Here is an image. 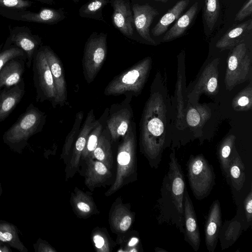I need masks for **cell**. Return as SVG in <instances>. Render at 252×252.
<instances>
[{"label":"cell","mask_w":252,"mask_h":252,"mask_svg":"<svg viewBox=\"0 0 252 252\" xmlns=\"http://www.w3.org/2000/svg\"><path fill=\"white\" fill-rule=\"evenodd\" d=\"M167 107L159 91L151 90L140 122V145L152 167L157 168L166 146Z\"/></svg>","instance_id":"1"},{"label":"cell","mask_w":252,"mask_h":252,"mask_svg":"<svg viewBox=\"0 0 252 252\" xmlns=\"http://www.w3.org/2000/svg\"><path fill=\"white\" fill-rule=\"evenodd\" d=\"M169 168L163 179L160 189V196L158 200L159 224L175 225L184 234V201L187 189L183 172L175 150L170 156Z\"/></svg>","instance_id":"2"},{"label":"cell","mask_w":252,"mask_h":252,"mask_svg":"<svg viewBox=\"0 0 252 252\" xmlns=\"http://www.w3.org/2000/svg\"><path fill=\"white\" fill-rule=\"evenodd\" d=\"M152 59L146 57L115 76L104 91L106 96H137L142 92L149 77Z\"/></svg>","instance_id":"3"},{"label":"cell","mask_w":252,"mask_h":252,"mask_svg":"<svg viewBox=\"0 0 252 252\" xmlns=\"http://www.w3.org/2000/svg\"><path fill=\"white\" fill-rule=\"evenodd\" d=\"M133 121L122 137L118 149L117 170L115 182L106 194L109 195L120 189L136 171V130Z\"/></svg>","instance_id":"4"},{"label":"cell","mask_w":252,"mask_h":252,"mask_svg":"<svg viewBox=\"0 0 252 252\" xmlns=\"http://www.w3.org/2000/svg\"><path fill=\"white\" fill-rule=\"evenodd\" d=\"M187 166L191 190L196 199L202 200L210 194L215 184L214 168L202 154L191 155Z\"/></svg>","instance_id":"5"},{"label":"cell","mask_w":252,"mask_h":252,"mask_svg":"<svg viewBox=\"0 0 252 252\" xmlns=\"http://www.w3.org/2000/svg\"><path fill=\"white\" fill-rule=\"evenodd\" d=\"M107 35L94 32L85 43L82 59L83 72L88 84L93 82L100 70L107 53Z\"/></svg>","instance_id":"6"},{"label":"cell","mask_w":252,"mask_h":252,"mask_svg":"<svg viewBox=\"0 0 252 252\" xmlns=\"http://www.w3.org/2000/svg\"><path fill=\"white\" fill-rule=\"evenodd\" d=\"M252 56L244 43H239L230 53L227 60L224 77L226 90L252 80Z\"/></svg>","instance_id":"7"},{"label":"cell","mask_w":252,"mask_h":252,"mask_svg":"<svg viewBox=\"0 0 252 252\" xmlns=\"http://www.w3.org/2000/svg\"><path fill=\"white\" fill-rule=\"evenodd\" d=\"M131 99V96H126L123 101L112 104L108 109L106 126L112 141L122 139L133 122Z\"/></svg>","instance_id":"8"},{"label":"cell","mask_w":252,"mask_h":252,"mask_svg":"<svg viewBox=\"0 0 252 252\" xmlns=\"http://www.w3.org/2000/svg\"><path fill=\"white\" fill-rule=\"evenodd\" d=\"M49 66L54 82L55 97L53 106H63L67 99V85L63 65L58 56L49 47L43 49Z\"/></svg>","instance_id":"9"},{"label":"cell","mask_w":252,"mask_h":252,"mask_svg":"<svg viewBox=\"0 0 252 252\" xmlns=\"http://www.w3.org/2000/svg\"><path fill=\"white\" fill-rule=\"evenodd\" d=\"M219 63L220 59L216 58L205 66L189 94L190 97L197 98L203 94L213 95L218 93Z\"/></svg>","instance_id":"10"},{"label":"cell","mask_w":252,"mask_h":252,"mask_svg":"<svg viewBox=\"0 0 252 252\" xmlns=\"http://www.w3.org/2000/svg\"><path fill=\"white\" fill-rule=\"evenodd\" d=\"M183 215L184 240L197 252L200 245V235L194 206L187 189L184 194Z\"/></svg>","instance_id":"11"},{"label":"cell","mask_w":252,"mask_h":252,"mask_svg":"<svg viewBox=\"0 0 252 252\" xmlns=\"http://www.w3.org/2000/svg\"><path fill=\"white\" fill-rule=\"evenodd\" d=\"M43 114L37 109L28 110L7 132L8 137L12 140H20L34 133L42 123Z\"/></svg>","instance_id":"12"},{"label":"cell","mask_w":252,"mask_h":252,"mask_svg":"<svg viewBox=\"0 0 252 252\" xmlns=\"http://www.w3.org/2000/svg\"><path fill=\"white\" fill-rule=\"evenodd\" d=\"M221 226L220 204L216 199L210 206L204 226L205 244L210 252H214L216 248Z\"/></svg>","instance_id":"13"},{"label":"cell","mask_w":252,"mask_h":252,"mask_svg":"<svg viewBox=\"0 0 252 252\" xmlns=\"http://www.w3.org/2000/svg\"><path fill=\"white\" fill-rule=\"evenodd\" d=\"M113 9L112 16L115 27L125 36L130 38L133 34V17L129 0H111Z\"/></svg>","instance_id":"14"},{"label":"cell","mask_w":252,"mask_h":252,"mask_svg":"<svg viewBox=\"0 0 252 252\" xmlns=\"http://www.w3.org/2000/svg\"><path fill=\"white\" fill-rule=\"evenodd\" d=\"M134 25L137 32L146 41L152 45H156L150 34V27L154 18L159 14L153 7L146 3L132 5Z\"/></svg>","instance_id":"15"},{"label":"cell","mask_w":252,"mask_h":252,"mask_svg":"<svg viewBox=\"0 0 252 252\" xmlns=\"http://www.w3.org/2000/svg\"><path fill=\"white\" fill-rule=\"evenodd\" d=\"M36 67L39 86L43 97L52 102L55 97L53 79L43 50L37 55Z\"/></svg>","instance_id":"16"},{"label":"cell","mask_w":252,"mask_h":252,"mask_svg":"<svg viewBox=\"0 0 252 252\" xmlns=\"http://www.w3.org/2000/svg\"><path fill=\"white\" fill-rule=\"evenodd\" d=\"M98 122V120L95 119L94 109H91L87 113L73 147L72 155L70 162V165L72 169L77 167L88 135Z\"/></svg>","instance_id":"17"},{"label":"cell","mask_w":252,"mask_h":252,"mask_svg":"<svg viewBox=\"0 0 252 252\" xmlns=\"http://www.w3.org/2000/svg\"><path fill=\"white\" fill-rule=\"evenodd\" d=\"M226 179L228 184L237 191H240L242 189L246 180L245 166L234 146L232 149Z\"/></svg>","instance_id":"18"},{"label":"cell","mask_w":252,"mask_h":252,"mask_svg":"<svg viewBox=\"0 0 252 252\" xmlns=\"http://www.w3.org/2000/svg\"><path fill=\"white\" fill-rule=\"evenodd\" d=\"M87 167L85 175V184L90 188H94L106 181L111 173L102 162L93 158L87 159Z\"/></svg>","instance_id":"19"},{"label":"cell","mask_w":252,"mask_h":252,"mask_svg":"<svg viewBox=\"0 0 252 252\" xmlns=\"http://www.w3.org/2000/svg\"><path fill=\"white\" fill-rule=\"evenodd\" d=\"M111 139L105 125L99 138L96 147L94 151L92 157L102 162L110 170L113 163L111 150Z\"/></svg>","instance_id":"20"},{"label":"cell","mask_w":252,"mask_h":252,"mask_svg":"<svg viewBox=\"0 0 252 252\" xmlns=\"http://www.w3.org/2000/svg\"><path fill=\"white\" fill-rule=\"evenodd\" d=\"M66 17L63 8H45L37 13H27L21 16L23 21L47 24H55Z\"/></svg>","instance_id":"21"},{"label":"cell","mask_w":252,"mask_h":252,"mask_svg":"<svg viewBox=\"0 0 252 252\" xmlns=\"http://www.w3.org/2000/svg\"><path fill=\"white\" fill-rule=\"evenodd\" d=\"M190 0H181L177 2L172 8L169 10L160 19L152 30L155 36H158L164 33L169 26L178 19L186 9Z\"/></svg>","instance_id":"22"},{"label":"cell","mask_w":252,"mask_h":252,"mask_svg":"<svg viewBox=\"0 0 252 252\" xmlns=\"http://www.w3.org/2000/svg\"><path fill=\"white\" fill-rule=\"evenodd\" d=\"M198 6V3L196 1L178 19L176 23L163 37V41H170L182 36L196 15Z\"/></svg>","instance_id":"23"},{"label":"cell","mask_w":252,"mask_h":252,"mask_svg":"<svg viewBox=\"0 0 252 252\" xmlns=\"http://www.w3.org/2000/svg\"><path fill=\"white\" fill-rule=\"evenodd\" d=\"M252 29V20L243 23L225 33L216 43V47L220 49H228L237 43L247 32Z\"/></svg>","instance_id":"24"},{"label":"cell","mask_w":252,"mask_h":252,"mask_svg":"<svg viewBox=\"0 0 252 252\" xmlns=\"http://www.w3.org/2000/svg\"><path fill=\"white\" fill-rule=\"evenodd\" d=\"M24 92L15 86L0 95V120L5 119L21 99Z\"/></svg>","instance_id":"25"},{"label":"cell","mask_w":252,"mask_h":252,"mask_svg":"<svg viewBox=\"0 0 252 252\" xmlns=\"http://www.w3.org/2000/svg\"><path fill=\"white\" fill-rule=\"evenodd\" d=\"M108 109V108L105 109L103 115L98 119L97 125L90 132L85 147L81 154V158L83 159L92 158L93 153L97 146L99 138L105 125Z\"/></svg>","instance_id":"26"},{"label":"cell","mask_w":252,"mask_h":252,"mask_svg":"<svg viewBox=\"0 0 252 252\" xmlns=\"http://www.w3.org/2000/svg\"><path fill=\"white\" fill-rule=\"evenodd\" d=\"M23 70L22 65L16 61L6 63L0 70V88L17 84L21 79Z\"/></svg>","instance_id":"27"},{"label":"cell","mask_w":252,"mask_h":252,"mask_svg":"<svg viewBox=\"0 0 252 252\" xmlns=\"http://www.w3.org/2000/svg\"><path fill=\"white\" fill-rule=\"evenodd\" d=\"M235 138V136L233 135L226 137L221 141L218 149V158L221 172L225 178L228 175L231 155Z\"/></svg>","instance_id":"28"},{"label":"cell","mask_w":252,"mask_h":252,"mask_svg":"<svg viewBox=\"0 0 252 252\" xmlns=\"http://www.w3.org/2000/svg\"><path fill=\"white\" fill-rule=\"evenodd\" d=\"M110 2L109 0H89L79 9L81 17L104 22L102 9Z\"/></svg>","instance_id":"29"},{"label":"cell","mask_w":252,"mask_h":252,"mask_svg":"<svg viewBox=\"0 0 252 252\" xmlns=\"http://www.w3.org/2000/svg\"><path fill=\"white\" fill-rule=\"evenodd\" d=\"M210 116V112L205 106H195L188 108L186 119L191 127L200 126Z\"/></svg>","instance_id":"30"},{"label":"cell","mask_w":252,"mask_h":252,"mask_svg":"<svg viewBox=\"0 0 252 252\" xmlns=\"http://www.w3.org/2000/svg\"><path fill=\"white\" fill-rule=\"evenodd\" d=\"M252 106V89L251 84L240 92L233 98L232 106L236 111H246Z\"/></svg>","instance_id":"31"},{"label":"cell","mask_w":252,"mask_h":252,"mask_svg":"<svg viewBox=\"0 0 252 252\" xmlns=\"http://www.w3.org/2000/svg\"><path fill=\"white\" fill-rule=\"evenodd\" d=\"M220 12L219 0H205L204 17L210 30L214 28L218 19Z\"/></svg>","instance_id":"32"},{"label":"cell","mask_w":252,"mask_h":252,"mask_svg":"<svg viewBox=\"0 0 252 252\" xmlns=\"http://www.w3.org/2000/svg\"><path fill=\"white\" fill-rule=\"evenodd\" d=\"M12 40L26 53L29 61L31 62L37 45V42L28 34L25 32L17 33L12 37Z\"/></svg>","instance_id":"33"},{"label":"cell","mask_w":252,"mask_h":252,"mask_svg":"<svg viewBox=\"0 0 252 252\" xmlns=\"http://www.w3.org/2000/svg\"><path fill=\"white\" fill-rule=\"evenodd\" d=\"M84 118V113L82 111L78 112L75 116L74 123L71 130L66 137L64 145L63 152L65 155L69 152L75 139L79 132L82 126V122Z\"/></svg>","instance_id":"34"},{"label":"cell","mask_w":252,"mask_h":252,"mask_svg":"<svg viewBox=\"0 0 252 252\" xmlns=\"http://www.w3.org/2000/svg\"><path fill=\"white\" fill-rule=\"evenodd\" d=\"M182 76L179 69L178 73V79L177 81V124L181 126L183 124L185 118L184 102L183 98L182 92Z\"/></svg>","instance_id":"35"},{"label":"cell","mask_w":252,"mask_h":252,"mask_svg":"<svg viewBox=\"0 0 252 252\" xmlns=\"http://www.w3.org/2000/svg\"><path fill=\"white\" fill-rule=\"evenodd\" d=\"M74 203L80 212L89 214L93 210V202L82 192L78 193L74 197Z\"/></svg>","instance_id":"36"},{"label":"cell","mask_w":252,"mask_h":252,"mask_svg":"<svg viewBox=\"0 0 252 252\" xmlns=\"http://www.w3.org/2000/svg\"><path fill=\"white\" fill-rule=\"evenodd\" d=\"M122 213H118L116 215V218L114 220L116 223L117 228L121 231L124 232L127 230L130 227L132 223V218L131 216L125 211L124 209L122 211Z\"/></svg>","instance_id":"37"},{"label":"cell","mask_w":252,"mask_h":252,"mask_svg":"<svg viewBox=\"0 0 252 252\" xmlns=\"http://www.w3.org/2000/svg\"><path fill=\"white\" fill-rule=\"evenodd\" d=\"M23 54V50L18 48H10L0 53V70L8 61Z\"/></svg>","instance_id":"38"},{"label":"cell","mask_w":252,"mask_h":252,"mask_svg":"<svg viewBox=\"0 0 252 252\" xmlns=\"http://www.w3.org/2000/svg\"><path fill=\"white\" fill-rule=\"evenodd\" d=\"M30 1L25 0H0V6L22 9L31 5Z\"/></svg>","instance_id":"39"},{"label":"cell","mask_w":252,"mask_h":252,"mask_svg":"<svg viewBox=\"0 0 252 252\" xmlns=\"http://www.w3.org/2000/svg\"><path fill=\"white\" fill-rule=\"evenodd\" d=\"M252 12V0H248L236 15L235 21H242L251 15Z\"/></svg>","instance_id":"40"},{"label":"cell","mask_w":252,"mask_h":252,"mask_svg":"<svg viewBox=\"0 0 252 252\" xmlns=\"http://www.w3.org/2000/svg\"><path fill=\"white\" fill-rule=\"evenodd\" d=\"M244 207L246 219L248 222H251L252 220V190L246 197L244 202Z\"/></svg>","instance_id":"41"},{"label":"cell","mask_w":252,"mask_h":252,"mask_svg":"<svg viewBox=\"0 0 252 252\" xmlns=\"http://www.w3.org/2000/svg\"><path fill=\"white\" fill-rule=\"evenodd\" d=\"M93 241L95 247L101 252H108V246L104 237L100 234H96L93 237Z\"/></svg>","instance_id":"42"},{"label":"cell","mask_w":252,"mask_h":252,"mask_svg":"<svg viewBox=\"0 0 252 252\" xmlns=\"http://www.w3.org/2000/svg\"><path fill=\"white\" fill-rule=\"evenodd\" d=\"M13 236L8 232L2 233L0 231V241L2 242H8L12 240Z\"/></svg>","instance_id":"43"},{"label":"cell","mask_w":252,"mask_h":252,"mask_svg":"<svg viewBox=\"0 0 252 252\" xmlns=\"http://www.w3.org/2000/svg\"><path fill=\"white\" fill-rule=\"evenodd\" d=\"M137 242V239H136V238H133L132 239V240H131L129 243V245L130 246H132V245H134V244H135L136 243V242Z\"/></svg>","instance_id":"44"},{"label":"cell","mask_w":252,"mask_h":252,"mask_svg":"<svg viewBox=\"0 0 252 252\" xmlns=\"http://www.w3.org/2000/svg\"><path fill=\"white\" fill-rule=\"evenodd\" d=\"M155 0V1H160V2H162L165 3V2H166L168 0Z\"/></svg>","instance_id":"45"},{"label":"cell","mask_w":252,"mask_h":252,"mask_svg":"<svg viewBox=\"0 0 252 252\" xmlns=\"http://www.w3.org/2000/svg\"><path fill=\"white\" fill-rule=\"evenodd\" d=\"M71 0L72 1H73L74 2H75V3H77L78 2H79L81 0Z\"/></svg>","instance_id":"46"},{"label":"cell","mask_w":252,"mask_h":252,"mask_svg":"<svg viewBox=\"0 0 252 252\" xmlns=\"http://www.w3.org/2000/svg\"><path fill=\"white\" fill-rule=\"evenodd\" d=\"M48 0L50 1V2H52L54 0Z\"/></svg>","instance_id":"47"},{"label":"cell","mask_w":252,"mask_h":252,"mask_svg":"<svg viewBox=\"0 0 252 252\" xmlns=\"http://www.w3.org/2000/svg\"><path fill=\"white\" fill-rule=\"evenodd\" d=\"M0 252H1V251L0 250Z\"/></svg>","instance_id":"48"}]
</instances>
